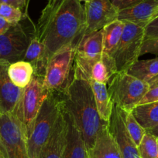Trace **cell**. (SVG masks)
<instances>
[{
    "mask_svg": "<svg viewBox=\"0 0 158 158\" xmlns=\"http://www.w3.org/2000/svg\"><path fill=\"white\" fill-rule=\"evenodd\" d=\"M157 77H158V76H157Z\"/></svg>",
    "mask_w": 158,
    "mask_h": 158,
    "instance_id": "cell-40",
    "label": "cell"
},
{
    "mask_svg": "<svg viewBox=\"0 0 158 158\" xmlns=\"http://www.w3.org/2000/svg\"><path fill=\"white\" fill-rule=\"evenodd\" d=\"M85 26L84 6L78 0H48L34 26V35L43 45L46 63L57 51L77 46Z\"/></svg>",
    "mask_w": 158,
    "mask_h": 158,
    "instance_id": "cell-1",
    "label": "cell"
},
{
    "mask_svg": "<svg viewBox=\"0 0 158 158\" xmlns=\"http://www.w3.org/2000/svg\"><path fill=\"white\" fill-rule=\"evenodd\" d=\"M68 122L64 108L54 124L49 138L43 145L38 158H63L67 143Z\"/></svg>",
    "mask_w": 158,
    "mask_h": 158,
    "instance_id": "cell-13",
    "label": "cell"
},
{
    "mask_svg": "<svg viewBox=\"0 0 158 158\" xmlns=\"http://www.w3.org/2000/svg\"><path fill=\"white\" fill-rule=\"evenodd\" d=\"M111 1H112H112H114V0H111Z\"/></svg>",
    "mask_w": 158,
    "mask_h": 158,
    "instance_id": "cell-39",
    "label": "cell"
},
{
    "mask_svg": "<svg viewBox=\"0 0 158 158\" xmlns=\"http://www.w3.org/2000/svg\"><path fill=\"white\" fill-rule=\"evenodd\" d=\"M0 138L6 158H29L26 128L12 113L0 116Z\"/></svg>",
    "mask_w": 158,
    "mask_h": 158,
    "instance_id": "cell-7",
    "label": "cell"
},
{
    "mask_svg": "<svg viewBox=\"0 0 158 158\" xmlns=\"http://www.w3.org/2000/svg\"><path fill=\"white\" fill-rule=\"evenodd\" d=\"M116 73L117 69L114 58L103 52L101 60L93 66L91 80L107 85L110 78Z\"/></svg>",
    "mask_w": 158,
    "mask_h": 158,
    "instance_id": "cell-23",
    "label": "cell"
},
{
    "mask_svg": "<svg viewBox=\"0 0 158 158\" xmlns=\"http://www.w3.org/2000/svg\"><path fill=\"white\" fill-rule=\"evenodd\" d=\"M138 151L141 158H158V137L147 131Z\"/></svg>",
    "mask_w": 158,
    "mask_h": 158,
    "instance_id": "cell-26",
    "label": "cell"
},
{
    "mask_svg": "<svg viewBox=\"0 0 158 158\" xmlns=\"http://www.w3.org/2000/svg\"><path fill=\"white\" fill-rule=\"evenodd\" d=\"M158 37V17L152 19L144 27V40Z\"/></svg>",
    "mask_w": 158,
    "mask_h": 158,
    "instance_id": "cell-30",
    "label": "cell"
},
{
    "mask_svg": "<svg viewBox=\"0 0 158 158\" xmlns=\"http://www.w3.org/2000/svg\"><path fill=\"white\" fill-rule=\"evenodd\" d=\"M29 0H0V3L10 5L20 9L24 14V16L27 17V7Z\"/></svg>",
    "mask_w": 158,
    "mask_h": 158,
    "instance_id": "cell-31",
    "label": "cell"
},
{
    "mask_svg": "<svg viewBox=\"0 0 158 158\" xmlns=\"http://www.w3.org/2000/svg\"><path fill=\"white\" fill-rule=\"evenodd\" d=\"M149 89L139 105L158 101V77H154L148 82Z\"/></svg>",
    "mask_w": 158,
    "mask_h": 158,
    "instance_id": "cell-28",
    "label": "cell"
},
{
    "mask_svg": "<svg viewBox=\"0 0 158 158\" xmlns=\"http://www.w3.org/2000/svg\"><path fill=\"white\" fill-rule=\"evenodd\" d=\"M147 53L158 56V37L143 40L141 47L140 56Z\"/></svg>",
    "mask_w": 158,
    "mask_h": 158,
    "instance_id": "cell-29",
    "label": "cell"
},
{
    "mask_svg": "<svg viewBox=\"0 0 158 158\" xmlns=\"http://www.w3.org/2000/svg\"><path fill=\"white\" fill-rule=\"evenodd\" d=\"M11 63L0 59V111L2 114L12 113L21 97L23 89L15 86L11 82L8 69Z\"/></svg>",
    "mask_w": 158,
    "mask_h": 158,
    "instance_id": "cell-14",
    "label": "cell"
},
{
    "mask_svg": "<svg viewBox=\"0 0 158 158\" xmlns=\"http://www.w3.org/2000/svg\"><path fill=\"white\" fill-rule=\"evenodd\" d=\"M91 89L99 117L105 123H108L112 114L113 104L106 84L91 80Z\"/></svg>",
    "mask_w": 158,
    "mask_h": 158,
    "instance_id": "cell-18",
    "label": "cell"
},
{
    "mask_svg": "<svg viewBox=\"0 0 158 158\" xmlns=\"http://www.w3.org/2000/svg\"><path fill=\"white\" fill-rule=\"evenodd\" d=\"M33 73V67L31 63L25 60L11 63L8 69V74L11 82L20 89H24L30 83Z\"/></svg>",
    "mask_w": 158,
    "mask_h": 158,
    "instance_id": "cell-21",
    "label": "cell"
},
{
    "mask_svg": "<svg viewBox=\"0 0 158 158\" xmlns=\"http://www.w3.org/2000/svg\"><path fill=\"white\" fill-rule=\"evenodd\" d=\"M108 129L117 143L122 158H141L138 147L130 137L124 122V112L113 106L112 114L108 123Z\"/></svg>",
    "mask_w": 158,
    "mask_h": 158,
    "instance_id": "cell-12",
    "label": "cell"
},
{
    "mask_svg": "<svg viewBox=\"0 0 158 158\" xmlns=\"http://www.w3.org/2000/svg\"><path fill=\"white\" fill-rule=\"evenodd\" d=\"M124 22V29L114 58L117 72H127L140 56L144 40V27Z\"/></svg>",
    "mask_w": 158,
    "mask_h": 158,
    "instance_id": "cell-8",
    "label": "cell"
},
{
    "mask_svg": "<svg viewBox=\"0 0 158 158\" xmlns=\"http://www.w3.org/2000/svg\"><path fill=\"white\" fill-rule=\"evenodd\" d=\"M29 41L21 23L11 26L0 35V59L10 63L23 60Z\"/></svg>",
    "mask_w": 158,
    "mask_h": 158,
    "instance_id": "cell-11",
    "label": "cell"
},
{
    "mask_svg": "<svg viewBox=\"0 0 158 158\" xmlns=\"http://www.w3.org/2000/svg\"><path fill=\"white\" fill-rule=\"evenodd\" d=\"M49 94L50 91L43 86V78L36 75H33L30 83L23 89L12 114L25 125L26 130L32 125Z\"/></svg>",
    "mask_w": 158,
    "mask_h": 158,
    "instance_id": "cell-9",
    "label": "cell"
},
{
    "mask_svg": "<svg viewBox=\"0 0 158 158\" xmlns=\"http://www.w3.org/2000/svg\"><path fill=\"white\" fill-rule=\"evenodd\" d=\"M143 1H144V0H114L112 2L119 9V10H122L125 8L138 4Z\"/></svg>",
    "mask_w": 158,
    "mask_h": 158,
    "instance_id": "cell-32",
    "label": "cell"
},
{
    "mask_svg": "<svg viewBox=\"0 0 158 158\" xmlns=\"http://www.w3.org/2000/svg\"><path fill=\"white\" fill-rule=\"evenodd\" d=\"M88 158H122L108 123H104L101 127L92 148L88 151Z\"/></svg>",
    "mask_w": 158,
    "mask_h": 158,
    "instance_id": "cell-15",
    "label": "cell"
},
{
    "mask_svg": "<svg viewBox=\"0 0 158 158\" xmlns=\"http://www.w3.org/2000/svg\"><path fill=\"white\" fill-rule=\"evenodd\" d=\"M78 1L80 2H85V3L90 2H91V1H92V0H78Z\"/></svg>",
    "mask_w": 158,
    "mask_h": 158,
    "instance_id": "cell-37",
    "label": "cell"
},
{
    "mask_svg": "<svg viewBox=\"0 0 158 158\" xmlns=\"http://www.w3.org/2000/svg\"><path fill=\"white\" fill-rule=\"evenodd\" d=\"M158 7V0H144L138 4L119 10L118 19L145 27L153 19Z\"/></svg>",
    "mask_w": 158,
    "mask_h": 158,
    "instance_id": "cell-16",
    "label": "cell"
},
{
    "mask_svg": "<svg viewBox=\"0 0 158 158\" xmlns=\"http://www.w3.org/2000/svg\"><path fill=\"white\" fill-rule=\"evenodd\" d=\"M108 91L113 104L125 112H132L149 89V83L128 72H117L110 78Z\"/></svg>",
    "mask_w": 158,
    "mask_h": 158,
    "instance_id": "cell-4",
    "label": "cell"
},
{
    "mask_svg": "<svg viewBox=\"0 0 158 158\" xmlns=\"http://www.w3.org/2000/svg\"><path fill=\"white\" fill-rule=\"evenodd\" d=\"M10 26L11 25L0 15V35L7 32V30L10 28Z\"/></svg>",
    "mask_w": 158,
    "mask_h": 158,
    "instance_id": "cell-33",
    "label": "cell"
},
{
    "mask_svg": "<svg viewBox=\"0 0 158 158\" xmlns=\"http://www.w3.org/2000/svg\"><path fill=\"white\" fill-rule=\"evenodd\" d=\"M23 60L31 63L33 67V75L43 79L47 64L45 60V49L42 43L35 36L30 39Z\"/></svg>",
    "mask_w": 158,
    "mask_h": 158,
    "instance_id": "cell-19",
    "label": "cell"
},
{
    "mask_svg": "<svg viewBox=\"0 0 158 158\" xmlns=\"http://www.w3.org/2000/svg\"><path fill=\"white\" fill-rule=\"evenodd\" d=\"M156 17H158V7H157V9H156V11H155V12H154V15H153V19H153L156 18Z\"/></svg>",
    "mask_w": 158,
    "mask_h": 158,
    "instance_id": "cell-36",
    "label": "cell"
},
{
    "mask_svg": "<svg viewBox=\"0 0 158 158\" xmlns=\"http://www.w3.org/2000/svg\"><path fill=\"white\" fill-rule=\"evenodd\" d=\"M63 107L73 117L83 136L87 150L92 148L101 127L105 123L99 117L91 83L70 74L64 87L59 90Z\"/></svg>",
    "mask_w": 158,
    "mask_h": 158,
    "instance_id": "cell-2",
    "label": "cell"
},
{
    "mask_svg": "<svg viewBox=\"0 0 158 158\" xmlns=\"http://www.w3.org/2000/svg\"><path fill=\"white\" fill-rule=\"evenodd\" d=\"M76 45H67L48 60L43 79V86L50 92L63 89L69 80L74 63Z\"/></svg>",
    "mask_w": 158,
    "mask_h": 158,
    "instance_id": "cell-6",
    "label": "cell"
},
{
    "mask_svg": "<svg viewBox=\"0 0 158 158\" xmlns=\"http://www.w3.org/2000/svg\"><path fill=\"white\" fill-rule=\"evenodd\" d=\"M64 111L68 122V134L63 158H88V150L81 132L70 114L64 109Z\"/></svg>",
    "mask_w": 158,
    "mask_h": 158,
    "instance_id": "cell-17",
    "label": "cell"
},
{
    "mask_svg": "<svg viewBox=\"0 0 158 158\" xmlns=\"http://www.w3.org/2000/svg\"><path fill=\"white\" fill-rule=\"evenodd\" d=\"M102 53V29L84 34L76 46L71 75L75 78L91 82L93 66L101 60Z\"/></svg>",
    "mask_w": 158,
    "mask_h": 158,
    "instance_id": "cell-5",
    "label": "cell"
},
{
    "mask_svg": "<svg viewBox=\"0 0 158 158\" xmlns=\"http://www.w3.org/2000/svg\"><path fill=\"white\" fill-rule=\"evenodd\" d=\"M147 132H150L152 134H153V135L156 136V137H158V126H156V127L153 128L152 130H150V131H148Z\"/></svg>",
    "mask_w": 158,
    "mask_h": 158,
    "instance_id": "cell-35",
    "label": "cell"
},
{
    "mask_svg": "<svg viewBox=\"0 0 158 158\" xmlns=\"http://www.w3.org/2000/svg\"><path fill=\"white\" fill-rule=\"evenodd\" d=\"M0 15L11 26L18 24L23 19H26L20 9L5 3H0Z\"/></svg>",
    "mask_w": 158,
    "mask_h": 158,
    "instance_id": "cell-27",
    "label": "cell"
},
{
    "mask_svg": "<svg viewBox=\"0 0 158 158\" xmlns=\"http://www.w3.org/2000/svg\"><path fill=\"white\" fill-rule=\"evenodd\" d=\"M124 29V22L116 19L106 25L102 29L103 52L114 56L122 37Z\"/></svg>",
    "mask_w": 158,
    "mask_h": 158,
    "instance_id": "cell-20",
    "label": "cell"
},
{
    "mask_svg": "<svg viewBox=\"0 0 158 158\" xmlns=\"http://www.w3.org/2000/svg\"><path fill=\"white\" fill-rule=\"evenodd\" d=\"M132 113L138 123L147 131L158 126V101L138 105Z\"/></svg>",
    "mask_w": 158,
    "mask_h": 158,
    "instance_id": "cell-22",
    "label": "cell"
},
{
    "mask_svg": "<svg viewBox=\"0 0 158 158\" xmlns=\"http://www.w3.org/2000/svg\"><path fill=\"white\" fill-rule=\"evenodd\" d=\"M128 73L147 82L158 76V56L147 60H138L129 69Z\"/></svg>",
    "mask_w": 158,
    "mask_h": 158,
    "instance_id": "cell-24",
    "label": "cell"
},
{
    "mask_svg": "<svg viewBox=\"0 0 158 158\" xmlns=\"http://www.w3.org/2000/svg\"><path fill=\"white\" fill-rule=\"evenodd\" d=\"M85 26L84 34L101 30L118 19L119 9L111 0H92L84 6Z\"/></svg>",
    "mask_w": 158,
    "mask_h": 158,
    "instance_id": "cell-10",
    "label": "cell"
},
{
    "mask_svg": "<svg viewBox=\"0 0 158 158\" xmlns=\"http://www.w3.org/2000/svg\"><path fill=\"white\" fill-rule=\"evenodd\" d=\"M63 108L59 91L50 92L32 125L26 130L29 158H38Z\"/></svg>",
    "mask_w": 158,
    "mask_h": 158,
    "instance_id": "cell-3",
    "label": "cell"
},
{
    "mask_svg": "<svg viewBox=\"0 0 158 158\" xmlns=\"http://www.w3.org/2000/svg\"><path fill=\"white\" fill-rule=\"evenodd\" d=\"M0 154L2 155L5 158H6V151H5L4 146H3V143L2 142L1 138H0Z\"/></svg>",
    "mask_w": 158,
    "mask_h": 158,
    "instance_id": "cell-34",
    "label": "cell"
},
{
    "mask_svg": "<svg viewBox=\"0 0 158 158\" xmlns=\"http://www.w3.org/2000/svg\"><path fill=\"white\" fill-rule=\"evenodd\" d=\"M124 112V122L130 137L137 147L140 144L147 131L138 123L132 112Z\"/></svg>",
    "mask_w": 158,
    "mask_h": 158,
    "instance_id": "cell-25",
    "label": "cell"
},
{
    "mask_svg": "<svg viewBox=\"0 0 158 158\" xmlns=\"http://www.w3.org/2000/svg\"><path fill=\"white\" fill-rule=\"evenodd\" d=\"M1 114H2V113H1V111H0V116H1Z\"/></svg>",
    "mask_w": 158,
    "mask_h": 158,
    "instance_id": "cell-38",
    "label": "cell"
}]
</instances>
